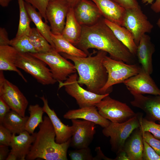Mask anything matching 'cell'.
<instances>
[{"label":"cell","mask_w":160,"mask_h":160,"mask_svg":"<svg viewBox=\"0 0 160 160\" xmlns=\"http://www.w3.org/2000/svg\"><path fill=\"white\" fill-rule=\"evenodd\" d=\"M81 26V36L75 46L77 48L87 55L89 49H95L107 52L114 59L135 64V56L117 39L103 17L93 25Z\"/></svg>","instance_id":"1"},{"label":"cell","mask_w":160,"mask_h":160,"mask_svg":"<svg viewBox=\"0 0 160 160\" xmlns=\"http://www.w3.org/2000/svg\"><path fill=\"white\" fill-rule=\"evenodd\" d=\"M39 126V130L35 132V139L26 159L68 160L67 153L71 138L63 143H57L55 140V132L48 116H44L43 122Z\"/></svg>","instance_id":"2"},{"label":"cell","mask_w":160,"mask_h":160,"mask_svg":"<svg viewBox=\"0 0 160 160\" xmlns=\"http://www.w3.org/2000/svg\"><path fill=\"white\" fill-rule=\"evenodd\" d=\"M67 59L72 61L79 77L78 82L85 85L87 90L100 94L101 89L105 85L108 79V73L103 61L107 53L99 50L94 56L81 57L61 53Z\"/></svg>","instance_id":"3"},{"label":"cell","mask_w":160,"mask_h":160,"mask_svg":"<svg viewBox=\"0 0 160 160\" xmlns=\"http://www.w3.org/2000/svg\"><path fill=\"white\" fill-rule=\"evenodd\" d=\"M103 64L108 73L107 82L101 89L100 94H109L112 86L123 83L126 80L139 73L142 69L137 64H129L112 58L107 55L104 57Z\"/></svg>","instance_id":"4"},{"label":"cell","mask_w":160,"mask_h":160,"mask_svg":"<svg viewBox=\"0 0 160 160\" xmlns=\"http://www.w3.org/2000/svg\"><path fill=\"white\" fill-rule=\"evenodd\" d=\"M142 114L137 113L135 116L121 123L111 122L107 127L103 128L102 133L110 137L111 150L116 154L123 151L125 142L132 132L140 127V118Z\"/></svg>","instance_id":"5"},{"label":"cell","mask_w":160,"mask_h":160,"mask_svg":"<svg viewBox=\"0 0 160 160\" xmlns=\"http://www.w3.org/2000/svg\"><path fill=\"white\" fill-rule=\"evenodd\" d=\"M15 65L31 75L43 85H52L57 82L47 64L30 53L19 52Z\"/></svg>","instance_id":"6"},{"label":"cell","mask_w":160,"mask_h":160,"mask_svg":"<svg viewBox=\"0 0 160 160\" xmlns=\"http://www.w3.org/2000/svg\"><path fill=\"white\" fill-rule=\"evenodd\" d=\"M30 53L48 65L53 78L59 82L65 81L69 76L76 73L74 64L61 56L55 49L45 53Z\"/></svg>","instance_id":"7"},{"label":"cell","mask_w":160,"mask_h":160,"mask_svg":"<svg viewBox=\"0 0 160 160\" xmlns=\"http://www.w3.org/2000/svg\"><path fill=\"white\" fill-rule=\"evenodd\" d=\"M78 75L76 73L68 76L63 82H59V87H65V90L70 96L74 98L79 108L95 106L109 94H97L81 87L78 82Z\"/></svg>","instance_id":"8"},{"label":"cell","mask_w":160,"mask_h":160,"mask_svg":"<svg viewBox=\"0 0 160 160\" xmlns=\"http://www.w3.org/2000/svg\"><path fill=\"white\" fill-rule=\"evenodd\" d=\"M95 106L102 116L113 122H124L136 114L126 103L112 98L109 95Z\"/></svg>","instance_id":"9"},{"label":"cell","mask_w":160,"mask_h":160,"mask_svg":"<svg viewBox=\"0 0 160 160\" xmlns=\"http://www.w3.org/2000/svg\"><path fill=\"white\" fill-rule=\"evenodd\" d=\"M126 9L122 26L132 33L137 46L142 36L146 33H151L153 26L140 6L135 8Z\"/></svg>","instance_id":"10"},{"label":"cell","mask_w":160,"mask_h":160,"mask_svg":"<svg viewBox=\"0 0 160 160\" xmlns=\"http://www.w3.org/2000/svg\"><path fill=\"white\" fill-rule=\"evenodd\" d=\"M0 97L11 110L23 117L25 116L28 100L16 85L5 78L3 71H0Z\"/></svg>","instance_id":"11"},{"label":"cell","mask_w":160,"mask_h":160,"mask_svg":"<svg viewBox=\"0 0 160 160\" xmlns=\"http://www.w3.org/2000/svg\"><path fill=\"white\" fill-rule=\"evenodd\" d=\"M69 4L64 0H50L47 7L46 15L52 33L62 34L66 17L70 8Z\"/></svg>","instance_id":"12"},{"label":"cell","mask_w":160,"mask_h":160,"mask_svg":"<svg viewBox=\"0 0 160 160\" xmlns=\"http://www.w3.org/2000/svg\"><path fill=\"white\" fill-rule=\"evenodd\" d=\"M71 121L73 132L70 146L75 149L89 147L96 132V124L84 120L77 119Z\"/></svg>","instance_id":"13"},{"label":"cell","mask_w":160,"mask_h":160,"mask_svg":"<svg viewBox=\"0 0 160 160\" xmlns=\"http://www.w3.org/2000/svg\"><path fill=\"white\" fill-rule=\"evenodd\" d=\"M130 93L160 95V89L150 76L142 68L140 72L123 83Z\"/></svg>","instance_id":"14"},{"label":"cell","mask_w":160,"mask_h":160,"mask_svg":"<svg viewBox=\"0 0 160 160\" xmlns=\"http://www.w3.org/2000/svg\"><path fill=\"white\" fill-rule=\"evenodd\" d=\"M134 98L130 103L133 106L138 108L145 113L147 119L160 122V95L145 96L143 94L131 93Z\"/></svg>","instance_id":"15"},{"label":"cell","mask_w":160,"mask_h":160,"mask_svg":"<svg viewBox=\"0 0 160 160\" xmlns=\"http://www.w3.org/2000/svg\"><path fill=\"white\" fill-rule=\"evenodd\" d=\"M78 21L81 25H93L103 17L96 4L91 0H81L74 7Z\"/></svg>","instance_id":"16"},{"label":"cell","mask_w":160,"mask_h":160,"mask_svg":"<svg viewBox=\"0 0 160 160\" xmlns=\"http://www.w3.org/2000/svg\"><path fill=\"white\" fill-rule=\"evenodd\" d=\"M40 98L43 103V110L49 117L54 128L56 135L55 142L59 144L65 143L72 137V126L66 125L61 121L54 110L49 107L48 100L44 95L40 97Z\"/></svg>","instance_id":"17"},{"label":"cell","mask_w":160,"mask_h":160,"mask_svg":"<svg viewBox=\"0 0 160 160\" xmlns=\"http://www.w3.org/2000/svg\"><path fill=\"white\" fill-rule=\"evenodd\" d=\"M63 117L67 119H81L90 121L103 128L108 127L111 122L99 113L95 106L70 110Z\"/></svg>","instance_id":"18"},{"label":"cell","mask_w":160,"mask_h":160,"mask_svg":"<svg viewBox=\"0 0 160 160\" xmlns=\"http://www.w3.org/2000/svg\"><path fill=\"white\" fill-rule=\"evenodd\" d=\"M155 51V46L151 37L144 34L137 46L136 55L142 68L150 75L153 71L152 57Z\"/></svg>","instance_id":"19"},{"label":"cell","mask_w":160,"mask_h":160,"mask_svg":"<svg viewBox=\"0 0 160 160\" xmlns=\"http://www.w3.org/2000/svg\"><path fill=\"white\" fill-rule=\"evenodd\" d=\"M105 19L122 26L126 9L111 0H91Z\"/></svg>","instance_id":"20"},{"label":"cell","mask_w":160,"mask_h":160,"mask_svg":"<svg viewBox=\"0 0 160 160\" xmlns=\"http://www.w3.org/2000/svg\"><path fill=\"white\" fill-rule=\"evenodd\" d=\"M25 130L16 136L12 134L10 146V152L16 156L18 159L25 160L35 139V132L30 135Z\"/></svg>","instance_id":"21"},{"label":"cell","mask_w":160,"mask_h":160,"mask_svg":"<svg viewBox=\"0 0 160 160\" xmlns=\"http://www.w3.org/2000/svg\"><path fill=\"white\" fill-rule=\"evenodd\" d=\"M143 140L142 133L139 127L135 129L126 140L123 151L129 160H143Z\"/></svg>","instance_id":"22"},{"label":"cell","mask_w":160,"mask_h":160,"mask_svg":"<svg viewBox=\"0 0 160 160\" xmlns=\"http://www.w3.org/2000/svg\"><path fill=\"white\" fill-rule=\"evenodd\" d=\"M19 52L10 45L0 46V71L17 72L26 82L27 80L15 65Z\"/></svg>","instance_id":"23"},{"label":"cell","mask_w":160,"mask_h":160,"mask_svg":"<svg viewBox=\"0 0 160 160\" xmlns=\"http://www.w3.org/2000/svg\"><path fill=\"white\" fill-rule=\"evenodd\" d=\"M81 32L82 26L75 17L73 8L71 7L67 13L65 27L61 35L75 46L80 39Z\"/></svg>","instance_id":"24"},{"label":"cell","mask_w":160,"mask_h":160,"mask_svg":"<svg viewBox=\"0 0 160 160\" xmlns=\"http://www.w3.org/2000/svg\"><path fill=\"white\" fill-rule=\"evenodd\" d=\"M104 21L113 31L117 39L129 49L134 56H136L137 46L131 32L124 27L104 18Z\"/></svg>","instance_id":"25"},{"label":"cell","mask_w":160,"mask_h":160,"mask_svg":"<svg viewBox=\"0 0 160 160\" xmlns=\"http://www.w3.org/2000/svg\"><path fill=\"white\" fill-rule=\"evenodd\" d=\"M25 5L31 21L35 24L36 29L55 49L54 44L51 38L52 32L50 26L43 21L41 14L31 4L25 1Z\"/></svg>","instance_id":"26"},{"label":"cell","mask_w":160,"mask_h":160,"mask_svg":"<svg viewBox=\"0 0 160 160\" xmlns=\"http://www.w3.org/2000/svg\"><path fill=\"white\" fill-rule=\"evenodd\" d=\"M51 38L56 50L59 53H63L77 57L87 56L84 52L78 48L66 39L61 34H55L51 33Z\"/></svg>","instance_id":"27"},{"label":"cell","mask_w":160,"mask_h":160,"mask_svg":"<svg viewBox=\"0 0 160 160\" xmlns=\"http://www.w3.org/2000/svg\"><path fill=\"white\" fill-rule=\"evenodd\" d=\"M29 116L23 117L11 110L5 116L2 124L12 134H19L25 130V126Z\"/></svg>","instance_id":"28"},{"label":"cell","mask_w":160,"mask_h":160,"mask_svg":"<svg viewBox=\"0 0 160 160\" xmlns=\"http://www.w3.org/2000/svg\"><path fill=\"white\" fill-rule=\"evenodd\" d=\"M28 110L30 116L25 126V130L33 134L36 127L43 121V115L44 112L42 107L39 104L30 105Z\"/></svg>","instance_id":"29"},{"label":"cell","mask_w":160,"mask_h":160,"mask_svg":"<svg viewBox=\"0 0 160 160\" xmlns=\"http://www.w3.org/2000/svg\"><path fill=\"white\" fill-rule=\"evenodd\" d=\"M28 36L37 53H45L55 49L36 28H31Z\"/></svg>","instance_id":"30"},{"label":"cell","mask_w":160,"mask_h":160,"mask_svg":"<svg viewBox=\"0 0 160 160\" xmlns=\"http://www.w3.org/2000/svg\"><path fill=\"white\" fill-rule=\"evenodd\" d=\"M19 9V21L15 37L28 35L31 29L30 24L31 20L28 14L25 5L24 0H17Z\"/></svg>","instance_id":"31"},{"label":"cell","mask_w":160,"mask_h":160,"mask_svg":"<svg viewBox=\"0 0 160 160\" xmlns=\"http://www.w3.org/2000/svg\"><path fill=\"white\" fill-rule=\"evenodd\" d=\"M10 45L20 53H37L27 35L15 37L10 40Z\"/></svg>","instance_id":"32"},{"label":"cell","mask_w":160,"mask_h":160,"mask_svg":"<svg viewBox=\"0 0 160 160\" xmlns=\"http://www.w3.org/2000/svg\"><path fill=\"white\" fill-rule=\"evenodd\" d=\"M159 124L143 118L142 114L140 118L139 129L142 133L148 132L156 138L160 140V122Z\"/></svg>","instance_id":"33"},{"label":"cell","mask_w":160,"mask_h":160,"mask_svg":"<svg viewBox=\"0 0 160 160\" xmlns=\"http://www.w3.org/2000/svg\"><path fill=\"white\" fill-rule=\"evenodd\" d=\"M68 155L71 160H93V157L89 147L69 151Z\"/></svg>","instance_id":"34"},{"label":"cell","mask_w":160,"mask_h":160,"mask_svg":"<svg viewBox=\"0 0 160 160\" xmlns=\"http://www.w3.org/2000/svg\"><path fill=\"white\" fill-rule=\"evenodd\" d=\"M50 0H24V1L31 4L40 13L45 22L47 23L46 11L47 5Z\"/></svg>","instance_id":"35"},{"label":"cell","mask_w":160,"mask_h":160,"mask_svg":"<svg viewBox=\"0 0 160 160\" xmlns=\"http://www.w3.org/2000/svg\"><path fill=\"white\" fill-rule=\"evenodd\" d=\"M143 141L144 148L143 160H160V156L143 138Z\"/></svg>","instance_id":"36"},{"label":"cell","mask_w":160,"mask_h":160,"mask_svg":"<svg viewBox=\"0 0 160 160\" xmlns=\"http://www.w3.org/2000/svg\"><path fill=\"white\" fill-rule=\"evenodd\" d=\"M142 135L144 140L160 156V140L155 138L151 133L148 132H143Z\"/></svg>","instance_id":"37"},{"label":"cell","mask_w":160,"mask_h":160,"mask_svg":"<svg viewBox=\"0 0 160 160\" xmlns=\"http://www.w3.org/2000/svg\"><path fill=\"white\" fill-rule=\"evenodd\" d=\"M12 134L0 124V145L9 146Z\"/></svg>","instance_id":"38"},{"label":"cell","mask_w":160,"mask_h":160,"mask_svg":"<svg viewBox=\"0 0 160 160\" xmlns=\"http://www.w3.org/2000/svg\"><path fill=\"white\" fill-rule=\"evenodd\" d=\"M126 9H134L140 5L137 0H111Z\"/></svg>","instance_id":"39"},{"label":"cell","mask_w":160,"mask_h":160,"mask_svg":"<svg viewBox=\"0 0 160 160\" xmlns=\"http://www.w3.org/2000/svg\"><path fill=\"white\" fill-rule=\"evenodd\" d=\"M11 108L3 98L0 97V124H1L6 115Z\"/></svg>","instance_id":"40"},{"label":"cell","mask_w":160,"mask_h":160,"mask_svg":"<svg viewBox=\"0 0 160 160\" xmlns=\"http://www.w3.org/2000/svg\"><path fill=\"white\" fill-rule=\"evenodd\" d=\"M10 41L5 29L4 28L0 27V46L10 45Z\"/></svg>","instance_id":"41"},{"label":"cell","mask_w":160,"mask_h":160,"mask_svg":"<svg viewBox=\"0 0 160 160\" xmlns=\"http://www.w3.org/2000/svg\"><path fill=\"white\" fill-rule=\"evenodd\" d=\"M8 146L0 145V160H6L9 153Z\"/></svg>","instance_id":"42"},{"label":"cell","mask_w":160,"mask_h":160,"mask_svg":"<svg viewBox=\"0 0 160 160\" xmlns=\"http://www.w3.org/2000/svg\"><path fill=\"white\" fill-rule=\"evenodd\" d=\"M96 153V156L93 157V160H100L103 159L105 160H113V159L109 158L105 156L102 153L100 147L96 148L95 149Z\"/></svg>","instance_id":"43"},{"label":"cell","mask_w":160,"mask_h":160,"mask_svg":"<svg viewBox=\"0 0 160 160\" xmlns=\"http://www.w3.org/2000/svg\"><path fill=\"white\" fill-rule=\"evenodd\" d=\"M151 9L155 12L158 13L160 12V0H156L151 7Z\"/></svg>","instance_id":"44"},{"label":"cell","mask_w":160,"mask_h":160,"mask_svg":"<svg viewBox=\"0 0 160 160\" xmlns=\"http://www.w3.org/2000/svg\"><path fill=\"white\" fill-rule=\"evenodd\" d=\"M116 154V157L113 160H129L127 154L123 151H121Z\"/></svg>","instance_id":"45"},{"label":"cell","mask_w":160,"mask_h":160,"mask_svg":"<svg viewBox=\"0 0 160 160\" xmlns=\"http://www.w3.org/2000/svg\"><path fill=\"white\" fill-rule=\"evenodd\" d=\"M67 2L71 7L73 8L81 0H64Z\"/></svg>","instance_id":"46"},{"label":"cell","mask_w":160,"mask_h":160,"mask_svg":"<svg viewBox=\"0 0 160 160\" xmlns=\"http://www.w3.org/2000/svg\"><path fill=\"white\" fill-rule=\"evenodd\" d=\"M17 159H18L17 156L10 152L6 159V160H16Z\"/></svg>","instance_id":"47"},{"label":"cell","mask_w":160,"mask_h":160,"mask_svg":"<svg viewBox=\"0 0 160 160\" xmlns=\"http://www.w3.org/2000/svg\"><path fill=\"white\" fill-rule=\"evenodd\" d=\"M12 0H0V5L3 7H7Z\"/></svg>","instance_id":"48"},{"label":"cell","mask_w":160,"mask_h":160,"mask_svg":"<svg viewBox=\"0 0 160 160\" xmlns=\"http://www.w3.org/2000/svg\"><path fill=\"white\" fill-rule=\"evenodd\" d=\"M153 0H142V2L144 4H153Z\"/></svg>","instance_id":"49"},{"label":"cell","mask_w":160,"mask_h":160,"mask_svg":"<svg viewBox=\"0 0 160 160\" xmlns=\"http://www.w3.org/2000/svg\"><path fill=\"white\" fill-rule=\"evenodd\" d=\"M156 24L160 28V17L156 23Z\"/></svg>","instance_id":"50"},{"label":"cell","mask_w":160,"mask_h":160,"mask_svg":"<svg viewBox=\"0 0 160 160\" xmlns=\"http://www.w3.org/2000/svg\"></svg>","instance_id":"51"}]
</instances>
